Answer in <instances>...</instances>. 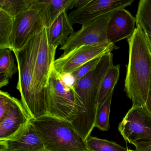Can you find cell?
I'll list each match as a JSON object with an SVG mask.
<instances>
[{"mask_svg":"<svg viewBox=\"0 0 151 151\" xmlns=\"http://www.w3.org/2000/svg\"><path fill=\"white\" fill-rule=\"evenodd\" d=\"M127 42L129 62L124 91L132 101V107L144 106L151 84V52L145 32L139 26Z\"/></svg>","mask_w":151,"mask_h":151,"instance_id":"obj_1","label":"cell"},{"mask_svg":"<svg viewBox=\"0 0 151 151\" xmlns=\"http://www.w3.org/2000/svg\"><path fill=\"white\" fill-rule=\"evenodd\" d=\"M113 56L112 52L102 55L97 65L73 85L83 112L72 124L85 142L95 127L101 86L106 73L113 64Z\"/></svg>","mask_w":151,"mask_h":151,"instance_id":"obj_2","label":"cell"},{"mask_svg":"<svg viewBox=\"0 0 151 151\" xmlns=\"http://www.w3.org/2000/svg\"><path fill=\"white\" fill-rule=\"evenodd\" d=\"M32 124L43 145L49 151H76L88 149L86 142L72 123L51 116L32 119Z\"/></svg>","mask_w":151,"mask_h":151,"instance_id":"obj_3","label":"cell"},{"mask_svg":"<svg viewBox=\"0 0 151 151\" xmlns=\"http://www.w3.org/2000/svg\"><path fill=\"white\" fill-rule=\"evenodd\" d=\"M48 115L70 122L76 121L83 112L82 103L73 85L66 83L52 64L46 86Z\"/></svg>","mask_w":151,"mask_h":151,"instance_id":"obj_4","label":"cell"},{"mask_svg":"<svg viewBox=\"0 0 151 151\" xmlns=\"http://www.w3.org/2000/svg\"><path fill=\"white\" fill-rule=\"evenodd\" d=\"M40 38V32L32 38L21 50L13 52L15 56L19 73L17 88L21 94L23 105L32 119L41 117L32 90L33 68Z\"/></svg>","mask_w":151,"mask_h":151,"instance_id":"obj_5","label":"cell"},{"mask_svg":"<svg viewBox=\"0 0 151 151\" xmlns=\"http://www.w3.org/2000/svg\"><path fill=\"white\" fill-rule=\"evenodd\" d=\"M56 49L50 44L47 28L45 27L40 32L39 47L32 77V90L41 116L48 114L46 86L51 67L55 60Z\"/></svg>","mask_w":151,"mask_h":151,"instance_id":"obj_6","label":"cell"},{"mask_svg":"<svg viewBox=\"0 0 151 151\" xmlns=\"http://www.w3.org/2000/svg\"><path fill=\"white\" fill-rule=\"evenodd\" d=\"M45 27L44 3L42 0H36L30 9L14 18L10 40L11 50H21Z\"/></svg>","mask_w":151,"mask_h":151,"instance_id":"obj_7","label":"cell"},{"mask_svg":"<svg viewBox=\"0 0 151 151\" xmlns=\"http://www.w3.org/2000/svg\"><path fill=\"white\" fill-rule=\"evenodd\" d=\"M116 11V10H115ZM105 14L82 25L80 29L74 32L60 49L66 54L82 46L102 45L109 43L107 29L109 23L115 11Z\"/></svg>","mask_w":151,"mask_h":151,"instance_id":"obj_8","label":"cell"},{"mask_svg":"<svg viewBox=\"0 0 151 151\" xmlns=\"http://www.w3.org/2000/svg\"><path fill=\"white\" fill-rule=\"evenodd\" d=\"M124 140L134 146L151 142V116L144 106L132 107L119 124Z\"/></svg>","mask_w":151,"mask_h":151,"instance_id":"obj_9","label":"cell"},{"mask_svg":"<svg viewBox=\"0 0 151 151\" xmlns=\"http://www.w3.org/2000/svg\"><path fill=\"white\" fill-rule=\"evenodd\" d=\"M119 47L111 43L82 46L62 55L52 64L55 71L61 76L69 75L91 60L101 57Z\"/></svg>","mask_w":151,"mask_h":151,"instance_id":"obj_10","label":"cell"},{"mask_svg":"<svg viewBox=\"0 0 151 151\" xmlns=\"http://www.w3.org/2000/svg\"><path fill=\"white\" fill-rule=\"evenodd\" d=\"M134 0H89L85 5L68 15L72 24L83 25L111 11L131 6Z\"/></svg>","mask_w":151,"mask_h":151,"instance_id":"obj_11","label":"cell"},{"mask_svg":"<svg viewBox=\"0 0 151 151\" xmlns=\"http://www.w3.org/2000/svg\"><path fill=\"white\" fill-rule=\"evenodd\" d=\"M32 119L22 101L14 97L9 111L4 119L0 122V141L6 140L15 135Z\"/></svg>","mask_w":151,"mask_h":151,"instance_id":"obj_12","label":"cell"},{"mask_svg":"<svg viewBox=\"0 0 151 151\" xmlns=\"http://www.w3.org/2000/svg\"><path fill=\"white\" fill-rule=\"evenodd\" d=\"M0 149L5 151H42L45 147L30 122L13 137L0 141Z\"/></svg>","mask_w":151,"mask_h":151,"instance_id":"obj_13","label":"cell"},{"mask_svg":"<svg viewBox=\"0 0 151 151\" xmlns=\"http://www.w3.org/2000/svg\"><path fill=\"white\" fill-rule=\"evenodd\" d=\"M136 18L124 9L115 11L107 29L109 43L114 44L122 40L130 37L136 29Z\"/></svg>","mask_w":151,"mask_h":151,"instance_id":"obj_14","label":"cell"},{"mask_svg":"<svg viewBox=\"0 0 151 151\" xmlns=\"http://www.w3.org/2000/svg\"><path fill=\"white\" fill-rule=\"evenodd\" d=\"M72 24L67 12H64L47 28L49 42L54 48L57 49L59 45H63L66 43L74 32Z\"/></svg>","mask_w":151,"mask_h":151,"instance_id":"obj_15","label":"cell"},{"mask_svg":"<svg viewBox=\"0 0 151 151\" xmlns=\"http://www.w3.org/2000/svg\"><path fill=\"white\" fill-rule=\"evenodd\" d=\"M45 6L46 27L49 28L64 12L75 7L76 0H42Z\"/></svg>","mask_w":151,"mask_h":151,"instance_id":"obj_16","label":"cell"},{"mask_svg":"<svg viewBox=\"0 0 151 151\" xmlns=\"http://www.w3.org/2000/svg\"><path fill=\"white\" fill-rule=\"evenodd\" d=\"M120 65L112 64L106 73L101 86L99 98V106L107 98L111 91L114 90L120 76Z\"/></svg>","mask_w":151,"mask_h":151,"instance_id":"obj_17","label":"cell"},{"mask_svg":"<svg viewBox=\"0 0 151 151\" xmlns=\"http://www.w3.org/2000/svg\"><path fill=\"white\" fill-rule=\"evenodd\" d=\"M36 0H0V9L15 17L30 9Z\"/></svg>","mask_w":151,"mask_h":151,"instance_id":"obj_18","label":"cell"},{"mask_svg":"<svg viewBox=\"0 0 151 151\" xmlns=\"http://www.w3.org/2000/svg\"><path fill=\"white\" fill-rule=\"evenodd\" d=\"M14 18L0 9V49L11 50L10 40L14 28Z\"/></svg>","mask_w":151,"mask_h":151,"instance_id":"obj_19","label":"cell"},{"mask_svg":"<svg viewBox=\"0 0 151 151\" xmlns=\"http://www.w3.org/2000/svg\"><path fill=\"white\" fill-rule=\"evenodd\" d=\"M136 25L151 36V0H140L136 15Z\"/></svg>","mask_w":151,"mask_h":151,"instance_id":"obj_20","label":"cell"},{"mask_svg":"<svg viewBox=\"0 0 151 151\" xmlns=\"http://www.w3.org/2000/svg\"><path fill=\"white\" fill-rule=\"evenodd\" d=\"M114 91H111L105 101L99 106L97 110L95 127L102 131H106L109 129V114Z\"/></svg>","mask_w":151,"mask_h":151,"instance_id":"obj_21","label":"cell"},{"mask_svg":"<svg viewBox=\"0 0 151 151\" xmlns=\"http://www.w3.org/2000/svg\"><path fill=\"white\" fill-rule=\"evenodd\" d=\"M13 51L9 49H0V75L12 78L18 71V66L14 60Z\"/></svg>","mask_w":151,"mask_h":151,"instance_id":"obj_22","label":"cell"},{"mask_svg":"<svg viewBox=\"0 0 151 151\" xmlns=\"http://www.w3.org/2000/svg\"><path fill=\"white\" fill-rule=\"evenodd\" d=\"M87 148L92 151H127L128 148L121 146L114 141L89 136L86 141Z\"/></svg>","mask_w":151,"mask_h":151,"instance_id":"obj_23","label":"cell"},{"mask_svg":"<svg viewBox=\"0 0 151 151\" xmlns=\"http://www.w3.org/2000/svg\"><path fill=\"white\" fill-rule=\"evenodd\" d=\"M101 56L91 60L70 74L74 80V84L92 70L99 63Z\"/></svg>","mask_w":151,"mask_h":151,"instance_id":"obj_24","label":"cell"},{"mask_svg":"<svg viewBox=\"0 0 151 151\" xmlns=\"http://www.w3.org/2000/svg\"><path fill=\"white\" fill-rule=\"evenodd\" d=\"M14 97L6 92L0 91V122L4 119L12 106Z\"/></svg>","mask_w":151,"mask_h":151,"instance_id":"obj_25","label":"cell"},{"mask_svg":"<svg viewBox=\"0 0 151 151\" xmlns=\"http://www.w3.org/2000/svg\"><path fill=\"white\" fill-rule=\"evenodd\" d=\"M135 147V151H151V142L139 144Z\"/></svg>","mask_w":151,"mask_h":151,"instance_id":"obj_26","label":"cell"},{"mask_svg":"<svg viewBox=\"0 0 151 151\" xmlns=\"http://www.w3.org/2000/svg\"><path fill=\"white\" fill-rule=\"evenodd\" d=\"M144 107L151 116V84L148 91L146 102Z\"/></svg>","mask_w":151,"mask_h":151,"instance_id":"obj_27","label":"cell"},{"mask_svg":"<svg viewBox=\"0 0 151 151\" xmlns=\"http://www.w3.org/2000/svg\"><path fill=\"white\" fill-rule=\"evenodd\" d=\"M9 83V78L3 75H0V87L1 88L6 86L8 85Z\"/></svg>","mask_w":151,"mask_h":151,"instance_id":"obj_28","label":"cell"},{"mask_svg":"<svg viewBox=\"0 0 151 151\" xmlns=\"http://www.w3.org/2000/svg\"><path fill=\"white\" fill-rule=\"evenodd\" d=\"M89 0H76L75 7L76 9L81 7L87 3Z\"/></svg>","mask_w":151,"mask_h":151,"instance_id":"obj_29","label":"cell"},{"mask_svg":"<svg viewBox=\"0 0 151 151\" xmlns=\"http://www.w3.org/2000/svg\"><path fill=\"white\" fill-rule=\"evenodd\" d=\"M145 32V35L147 41V45H148V47L151 52V36L149 34Z\"/></svg>","mask_w":151,"mask_h":151,"instance_id":"obj_30","label":"cell"},{"mask_svg":"<svg viewBox=\"0 0 151 151\" xmlns=\"http://www.w3.org/2000/svg\"><path fill=\"white\" fill-rule=\"evenodd\" d=\"M92 151L91 150H89V149H87L86 150H78V151Z\"/></svg>","mask_w":151,"mask_h":151,"instance_id":"obj_31","label":"cell"},{"mask_svg":"<svg viewBox=\"0 0 151 151\" xmlns=\"http://www.w3.org/2000/svg\"><path fill=\"white\" fill-rule=\"evenodd\" d=\"M127 151H135V150H131V149H128V150H127Z\"/></svg>","mask_w":151,"mask_h":151,"instance_id":"obj_32","label":"cell"},{"mask_svg":"<svg viewBox=\"0 0 151 151\" xmlns=\"http://www.w3.org/2000/svg\"><path fill=\"white\" fill-rule=\"evenodd\" d=\"M42 151H47V150H46V149H44V150H42Z\"/></svg>","mask_w":151,"mask_h":151,"instance_id":"obj_33","label":"cell"},{"mask_svg":"<svg viewBox=\"0 0 151 151\" xmlns=\"http://www.w3.org/2000/svg\"><path fill=\"white\" fill-rule=\"evenodd\" d=\"M0 151H4V150H2V149H0Z\"/></svg>","mask_w":151,"mask_h":151,"instance_id":"obj_34","label":"cell"}]
</instances>
